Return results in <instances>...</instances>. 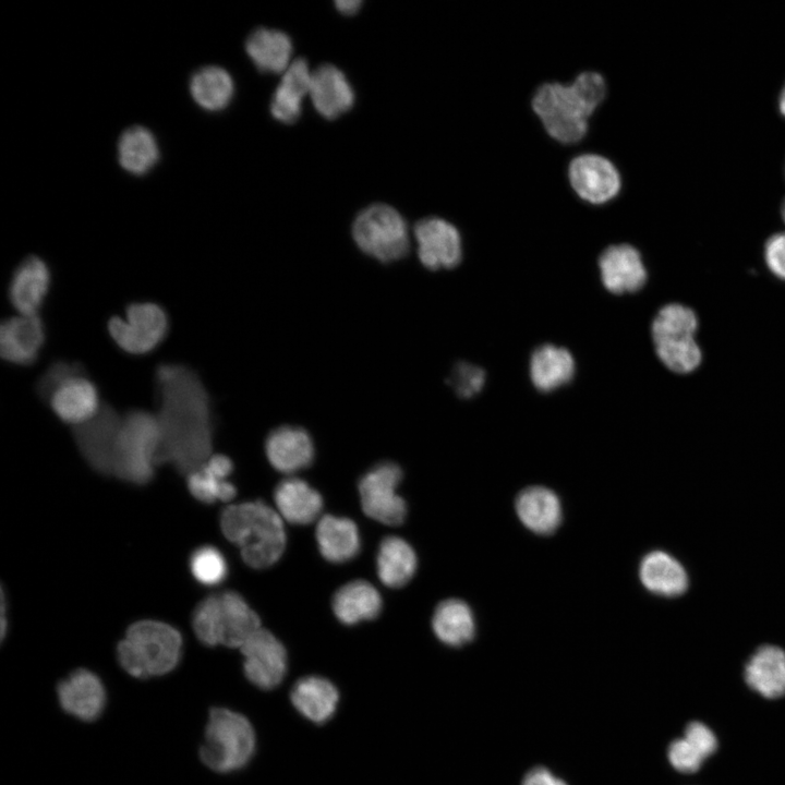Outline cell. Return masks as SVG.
Returning a JSON list of instances; mask_svg holds the SVG:
<instances>
[{
    "instance_id": "cell-1",
    "label": "cell",
    "mask_w": 785,
    "mask_h": 785,
    "mask_svg": "<svg viewBox=\"0 0 785 785\" xmlns=\"http://www.w3.org/2000/svg\"><path fill=\"white\" fill-rule=\"evenodd\" d=\"M160 430L156 463L189 475L213 455L214 424L208 391L200 375L178 363H162L155 374Z\"/></svg>"
},
{
    "instance_id": "cell-2",
    "label": "cell",
    "mask_w": 785,
    "mask_h": 785,
    "mask_svg": "<svg viewBox=\"0 0 785 785\" xmlns=\"http://www.w3.org/2000/svg\"><path fill=\"white\" fill-rule=\"evenodd\" d=\"M607 94L605 77L600 72L587 70L567 83L553 81L539 85L531 97V108L545 134L577 154Z\"/></svg>"
},
{
    "instance_id": "cell-3",
    "label": "cell",
    "mask_w": 785,
    "mask_h": 785,
    "mask_svg": "<svg viewBox=\"0 0 785 785\" xmlns=\"http://www.w3.org/2000/svg\"><path fill=\"white\" fill-rule=\"evenodd\" d=\"M224 535L240 548L246 565L262 569L274 565L286 547L282 518L262 500L226 507L220 516Z\"/></svg>"
},
{
    "instance_id": "cell-4",
    "label": "cell",
    "mask_w": 785,
    "mask_h": 785,
    "mask_svg": "<svg viewBox=\"0 0 785 785\" xmlns=\"http://www.w3.org/2000/svg\"><path fill=\"white\" fill-rule=\"evenodd\" d=\"M183 640L174 627L157 620L131 625L117 647L121 667L135 678L161 676L173 671L182 657Z\"/></svg>"
},
{
    "instance_id": "cell-5",
    "label": "cell",
    "mask_w": 785,
    "mask_h": 785,
    "mask_svg": "<svg viewBox=\"0 0 785 785\" xmlns=\"http://www.w3.org/2000/svg\"><path fill=\"white\" fill-rule=\"evenodd\" d=\"M192 626L205 645L241 648L261 628V620L242 595L225 591L210 594L196 605Z\"/></svg>"
},
{
    "instance_id": "cell-6",
    "label": "cell",
    "mask_w": 785,
    "mask_h": 785,
    "mask_svg": "<svg viewBox=\"0 0 785 785\" xmlns=\"http://www.w3.org/2000/svg\"><path fill=\"white\" fill-rule=\"evenodd\" d=\"M159 445L156 414L142 409L128 411L116 442L113 474L136 485L148 483L154 476Z\"/></svg>"
},
{
    "instance_id": "cell-7",
    "label": "cell",
    "mask_w": 785,
    "mask_h": 785,
    "mask_svg": "<svg viewBox=\"0 0 785 785\" xmlns=\"http://www.w3.org/2000/svg\"><path fill=\"white\" fill-rule=\"evenodd\" d=\"M255 751V734L249 720L226 708H213L200 748L202 762L218 773L244 768Z\"/></svg>"
},
{
    "instance_id": "cell-8",
    "label": "cell",
    "mask_w": 785,
    "mask_h": 785,
    "mask_svg": "<svg viewBox=\"0 0 785 785\" xmlns=\"http://www.w3.org/2000/svg\"><path fill=\"white\" fill-rule=\"evenodd\" d=\"M352 237L361 251L382 263L398 261L410 249L406 220L386 204H373L361 210L353 221Z\"/></svg>"
},
{
    "instance_id": "cell-9",
    "label": "cell",
    "mask_w": 785,
    "mask_h": 785,
    "mask_svg": "<svg viewBox=\"0 0 785 785\" xmlns=\"http://www.w3.org/2000/svg\"><path fill=\"white\" fill-rule=\"evenodd\" d=\"M566 176L575 196L592 207L611 204L623 191L620 170L612 159L599 153L573 155L568 161Z\"/></svg>"
},
{
    "instance_id": "cell-10",
    "label": "cell",
    "mask_w": 785,
    "mask_h": 785,
    "mask_svg": "<svg viewBox=\"0 0 785 785\" xmlns=\"http://www.w3.org/2000/svg\"><path fill=\"white\" fill-rule=\"evenodd\" d=\"M169 330V317L162 306L153 302L131 303L125 319L112 316L108 331L116 345L130 354H145L156 349Z\"/></svg>"
},
{
    "instance_id": "cell-11",
    "label": "cell",
    "mask_w": 785,
    "mask_h": 785,
    "mask_svg": "<svg viewBox=\"0 0 785 785\" xmlns=\"http://www.w3.org/2000/svg\"><path fill=\"white\" fill-rule=\"evenodd\" d=\"M401 479L402 471L395 462H381L370 469L359 482L364 514L384 524H401L407 516L406 502L397 493Z\"/></svg>"
},
{
    "instance_id": "cell-12",
    "label": "cell",
    "mask_w": 785,
    "mask_h": 785,
    "mask_svg": "<svg viewBox=\"0 0 785 785\" xmlns=\"http://www.w3.org/2000/svg\"><path fill=\"white\" fill-rule=\"evenodd\" d=\"M123 416L102 402L97 413L73 426V437L81 455L98 473L113 474V454Z\"/></svg>"
},
{
    "instance_id": "cell-13",
    "label": "cell",
    "mask_w": 785,
    "mask_h": 785,
    "mask_svg": "<svg viewBox=\"0 0 785 785\" xmlns=\"http://www.w3.org/2000/svg\"><path fill=\"white\" fill-rule=\"evenodd\" d=\"M418 256L430 270L452 269L463 257V240L458 227L438 216L418 220L413 227Z\"/></svg>"
},
{
    "instance_id": "cell-14",
    "label": "cell",
    "mask_w": 785,
    "mask_h": 785,
    "mask_svg": "<svg viewBox=\"0 0 785 785\" xmlns=\"http://www.w3.org/2000/svg\"><path fill=\"white\" fill-rule=\"evenodd\" d=\"M596 266L602 286L615 295L635 293L648 279L640 251L628 242L605 245L597 255Z\"/></svg>"
},
{
    "instance_id": "cell-15",
    "label": "cell",
    "mask_w": 785,
    "mask_h": 785,
    "mask_svg": "<svg viewBox=\"0 0 785 785\" xmlns=\"http://www.w3.org/2000/svg\"><path fill=\"white\" fill-rule=\"evenodd\" d=\"M243 671L250 683L259 689L276 688L287 672V651L268 630L259 628L240 648Z\"/></svg>"
},
{
    "instance_id": "cell-16",
    "label": "cell",
    "mask_w": 785,
    "mask_h": 785,
    "mask_svg": "<svg viewBox=\"0 0 785 785\" xmlns=\"http://www.w3.org/2000/svg\"><path fill=\"white\" fill-rule=\"evenodd\" d=\"M61 708L70 715L84 721L96 720L106 705V689L93 672L78 668L71 672L57 686Z\"/></svg>"
},
{
    "instance_id": "cell-17",
    "label": "cell",
    "mask_w": 785,
    "mask_h": 785,
    "mask_svg": "<svg viewBox=\"0 0 785 785\" xmlns=\"http://www.w3.org/2000/svg\"><path fill=\"white\" fill-rule=\"evenodd\" d=\"M51 285V273L47 263L36 256L24 258L13 271L8 297L20 315H37Z\"/></svg>"
},
{
    "instance_id": "cell-18",
    "label": "cell",
    "mask_w": 785,
    "mask_h": 785,
    "mask_svg": "<svg viewBox=\"0 0 785 785\" xmlns=\"http://www.w3.org/2000/svg\"><path fill=\"white\" fill-rule=\"evenodd\" d=\"M45 339V325L38 314L10 317L1 323V357L13 364L31 365L37 360Z\"/></svg>"
},
{
    "instance_id": "cell-19",
    "label": "cell",
    "mask_w": 785,
    "mask_h": 785,
    "mask_svg": "<svg viewBox=\"0 0 785 785\" xmlns=\"http://www.w3.org/2000/svg\"><path fill=\"white\" fill-rule=\"evenodd\" d=\"M528 372L538 391L553 392L573 379L576 361L566 347L546 342L531 352Z\"/></svg>"
},
{
    "instance_id": "cell-20",
    "label": "cell",
    "mask_w": 785,
    "mask_h": 785,
    "mask_svg": "<svg viewBox=\"0 0 785 785\" xmlns=\"http://www.w3.org/2000/svg\"><path fill=\"white\" fill-rule=\"evenodd\" d=\"M265 450L270 464L287 474L307 468L314 458V446L307 432L290 425L273 430L267 436Z\"/></svg>"
},
{
    "instance_id": "cell-21",
    "label": "cell",
    "mask_w": 785,
    "mask_h": 785,
    "mask_svg": "<svg viewBox=\"0 0 785 785\" xmlns=\"http://www.w3.org/2000/svg\"><path fill=\"white\" fill-rule=\"evenodd\" d=\"M48 403L61 421L76 426L93 418L102 402L96 385L83 374L64 382Z\"/></svg>"
},
{
    "instance_id": "cell-22",
    "label": "cell",
    "mask_w": 785,
    "mask_h": 785,
    "mask_svg": "<svg viewBox=\"0 0 785 785\" xmlns=\"http://www.w3.org/2000/svg\"><path fill=\"white\" fill-rule=\"evenodd\" d=\"M309 95L318 113L329 120L347 112L354 102L353 89L345 74L328 63L312 72Z\"/></svg>"
},
{
    "instance_id": "cell-23",
    "label": "cell",
    "mask_w": 785,
    "mask_h": 785,
    "mask_svg": "<svg viewBox=\"0 0 785 785\" xmlns=\"http://www.w3.org/2000/svg\"><path fill=\"white\" fill-rule=\"evenodd\" d=\"M745 681L768 699L785 696V652L772 644L758 648L745 665Z\"/></svg>"
},
{
    "instance_id": "cell-24",
    "label": "cell",
    "mask_w": 785,
    "mask_h": 785,
    "mask_svg": "<svg viewBox=\"0 0 785 785\" xmlns=\"http://www.w3.org/2000/svg\"><path fill=\"white\" fill-rule=\"evenodd\" d=\"M290 699L301 715L313 723L323 724L334 715L339 701V692L328 679L321 676H306L294 684Z\"/></svg>"
},
{
    "instance_id": "cell-25",
    "label": "cell",
    "mask_w": 785,
    "mask_h": 785,
    "mask_svg": "<svg viewBox=\"0 0 785 785\" xmlns=\"http://www.w3.org/2000/svg\"><path fill=\"white\" fill-rule=\"evenodd\" d=\"M312 72L307 61L295 59L283 72L281 82L270 101V112L283 123L298 120L302 111V100L310 93Z\"/></svg>"
},
{
    "instance_id": "cell-26",
    "label": "cell",
    "mask_w": 785,
    "mask_h": 785,
    "mask_svg": "<svg viewBox=\"0 0 785 785\" xmlns=\"http://www.w3.org/2000/svg\"><path fill=\"white\" fill-rule=\"evenodd\" d=\"M639 577L647 590L667 597L683 594L689 583L684 566L663 551L650 552L642 558Z\"/></svg>"
},
{
    "instance_id": "cell-27",
    "label": "cell",
    "mask_w": 785,
    "mask_h": 785,
    "mask_svg": "<svg viewBox=\"0 0 785 785\" xmlns=\"http://www.w3.org/2000/svg\"><path fill=\"white\" fill-rule=\"evenodd\" d=\"M274 500L281 518L293 524H309L321 514V494L305 481L289 478L275 488Z\"/></svg>"
},
{
    "instance_id": "cell-28",
    "label": "cell",
    "mask_w": 785,
    "mask_h": 785,
    "mask_svg": "<svg viewBox=\"0 0 785 785\" xmlns=\"http://www.w3.org/2000/svg\"><path fill=\"white\" fill-rule=\"evenodd\" d=\"M233 470L232 461L225 455H213L201 468L188 475V488L193 497L205 504L229 502L235 486L228 481Z\"/></svg>"
},
{
    "instance_id": "cell-29",
    "label": "cell",
    "mask_w": 785,
    "mask_h": 785,
    "mask_svg": "<svg viewBox=\"0 0 785 785\" xmlns=\"http://www.w3.org/2000/svg\"><path fill=\"white\" fill-rule=\"evenodd\" d=\"M516 511L521 522L532 532L550 534L561 520L557 495L543 486L528 487L516 499Z\"/></svg>"
},
{
    "instance_id": "cell-30",
    "label": "cell",
    "mask_w": 785,
    "mask_h": 785,
    "mask_svg": "<svg viewBox=\"0 0 785 785\" xmlns=\"http://www.w3.org/2000/svg\"><path fill=\"white\" fill-rule=\"evenodd\" d=\"M316 540L321 554L331 563L348 561L360 551L359 530L345 517L323 516L316 527Z\"/></svg>"
},
{
    "instance_id": "cell-31",
    "label": "cell",
    "mask_w": 785,
    "mask_h": 785,
    "mask_svg": "<svg viewBox=\"0 0 785 785\" xmlns=\"http://www.w3.org/2000/svg\"><path fill=\"white\" fill-rule=\"evenodd\" d=\"M382 609L379 592L370 582L354 580L342 585L333 597V611L345 625L374 619Z\"/></svg>"
},
{
    "instance_id": "cell-32",
    "label": "cell",
    "mask_w": 785,
    "mask_h": 785,
    "mask_svg": "<svg viewBox=\"0 0 785 785\" xmlns=\"http://www.w3.org/2000/svg\"><path fill=\"white\" fill-rule=\"evenodd\" d=\"M245 50L259 71L281 73L290 65L292 43L280 31L259 27L247 37Z\"/></svg>"
},
{
    "instance_id": "cell-33",
    "label": "cell",
    "mask_w": 785,
    "mask_h": 785,
    "mask_svg": "<svg viewBox=\"0 0 785 785\" xmlns=\"http://www.w3.org/2000/svg\"><path fill=\"white\" fill-rule=\"evenodd\" d=\"M698 328L696 313L688 306L672 303L659 310L651 324L654 349L690 342Z\"/></svg>"
},
{
    "instance_id": "cell-34",
    "label": "cell",
    "mask_w": 785,
    "mask_h": 785,
    "mask_svg": "<svg viewBox=\"0 0 785 785\" xmlns=\"http://www.w3.org/2000/svg\"><path fill=\"white\" fill-rule=\"evenodd\" d=\"M432 627L435 636L446 645L461 647L470 642L475 632L474 617L467 603L450 599L435 608Z\"/></svg>"
},
{
    "instance_id": "cell-35",
    "label": "cell",
    "mask_w": 785,
    "mask_h": 785,
    "mask_svg": "<svg viewBox=\"0 0 785 785\" xmlns=\"http://www.w3.org/2000/svg\"><path fill=\"white\" fill-rule=\"evenodd\" d=\"M381 581L389 588H401L413 577L416 569V556L404 540L397 536L385 538L376 558Z\"/></svg>"
},
{
    "instance_id": "cell-36",
    "label": "cell",
    "mask_w": 785,
    "mask_h": 785,
    "mask_svg": "<svg viewBox=\"0 0 785 785\" xmlns=\"http://www.w3.org/2000/svg\"><path fill=\"white\" fill-rule=\"evenodd\" d=\"M118 161L135 176L147 173L158 161L159 148L154 134L141 125L122 132L118 141Z\"/></svg>"
},
{
    "instance_id": "cell-37",
    "label": "cell",
    "mask_w": 785,
    "mask_h": 785,
    "mask_svg": "<svg viewBox=\"0 0 785 785\" xmlns=\"http://www.w3.org/2000/svg\"><path fill=\"white\" fill-rule=\"evenodd\" d=\"M190 93L194 101L204 110L225 109L234 94V83L222 68L208 65L197 70L190 80Z\"/></svg>"
},
{
    "instance_id": "cell-38",
    "label": "cell",
    "mask_w": 785,
    "mask_h": 785,
    "mask_svg": "<svg viewBox=\"0 0 785 785\" xmlns=\"http://www.w3.org/2000/svg\"><path fill=\"white\" fill-rule=\"evenodd\" d=\"M190 569L195 580L204 585L219 584L228 573L225 556L210 545L198 547L192 553Z\"/></svg>"
},
{
    "instance_id": "cell-39",
    "label": "cell",
    "mask_w": 785,
    "mask_h": 785,
    "mask_svg": "<svg viewBox=\"0 0 785 785\" xmlns=\"http://www.w3.org/2000/svg\"><path fill=\"white\" fill-rule=\"evenodd\" d=\"M447 383L459 398L471 399L484 388L486 372L480 365L459 361L452 366Z\"/></svg>"
},
{
    "instance_id": "cell-40",
    "label": "cell",
    "mask_w": 785,
    "mask_h": 785,
    "mask_svg": "<svg viewBox=\"0 0 785 785\" xmlns=\"http://www.w3.org/2000/svg\"><path fill=\"white\" fill-rule=\"evenodd\" d=\"M83 374H85V370L80 363L56 361L38 378L36 392L43 401L48 402L64 382Z\"/></svg>"
},
{
    "instance_id": "cell-41",
    "label": "cell",
    "mask_w": 785,
    "mask_h": 785,
    "mask_svg": "<svg viewBox=\"0 0 785 785\" xmlns=\"http://www.w3.org/2000/svg\"><path fill=\"white\" fill-rule=\"evenodd\" d=\"M667 759L676 771L685 774L697 772L705 761L698 749L684 736L669 744Z\"/></svg>"
},
{
    "instance_id": "cell-42",
    "label": "cell",
    "mask_w": 785,
    "mask_h": 785,
    "mask_svg": "<svg viewBox=\"0 0 785 785\" xmlns=\"http://www.w3.org/2000/svg\"><path fill=\"white\" fill-rule=\"evenodd\" d=\"M684 737L690 741L706 760L717 749V739L713 730L705 724L693 721L687 724Z\"/></svg>"
},
{
    "instance_id": "cell-43",
    "label": "cell",
    "mask_w": 785,
    "mask_h": 785,
    "mask_svg": "<svg viewBox=\"0 0 785 785\" xmlns=\"http://www.w3.org/2000/svg\"><path fill=\"white\" fill-rule=\"evenodd\" d=\"M764 258L769 269L785 280V232L776 233L766 241Z\"/></svg>"
},
{
    "instance_id": "cell-44",
    "label": "cell",
    "mask_w": 785,
    "mask_h": 785,
    "mask_svg": "<svg viewBox=\"0 0 785 785\" xmlns=\"http://www.w3.org/2000/svg\"><path fill=\"white\" fill-rule=\"evenodd\" d=\"M522 785H568L564 780L555 775L544 766L531 769L522 780Z\"/></svg>"
},
{
    "instance_id": "cell-45",
    "label": "cell",
    "mask_w": 785,
    "mask_h": 785,
    "mask_svg": "<svg viewBox=\"0 0 785 785\" xmlns=\"http://www.w3.org/2000/svg\"><path fill=\"white\" fill-rule=\"evenodd\" d=\"M337 9L346 14V15H352L358 12L360 9L362 1L360 0H338L335 2Z\"/></svg>"
},
{
    "instance_id": "cell-46",
    "label": "cell",
    "mask_w": 785,
    "mask_h": 785,
    "mask_svg": "<svg viewBox=\"0 0 785 785\" xmlns=\"http://www.w3.org/2000/svg\"><path fill=\"white\" fill-rule=\"evenodd\" d=\"M7 627H8V621H7V601H5L4 591L2 590V591H1V639H4V637H5Z\"/></svg>"
},
{
    "instance_id": "cell-47",
    "label": "cell",
    "mask_w": 785,
    "mask_h": 785,
    "mask_svg": "<svg viewBox=\"0 0 785 785\" xmlns=\"http://www.w3.org/2000/svg\"><path fill=\"white\" fill-rule=\"evenodd\" d=\"M780 110L782 114L785 116V86L780 96Z\"/></svg>"
},
{
    "instance_id": "cell-48",
    "label": "cell",
    "mask_w": 785,
    "mask_h": 785,
    "mask_svg": "<svg viewBox=\"0 0 785 785\" xmlns=\"http://www.w3.org/2000/svg\"><path fill=\"white\" fill-rule=\"evenodd\" d=\"M782 217H783V220H784V222H785V201H784L783 206H782Z\"/></svg>"
}]
</instances>
